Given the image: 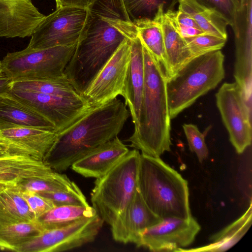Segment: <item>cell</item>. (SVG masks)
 I'll use <instances>...</instances> for the list:
<instances>
[{
  "instance_id": "cell-1",
  "label": "cell",
  "mask_w": 252,
  "mask_h": 252,
  "mask_svg": "<svg viewBox=\"0 0 252 252\" xmlns=\"http://www.w3.org/2000/svg\"><path fill=\"white\" fill-rule=\"evenodd\" d=\"M121 99L91 107L79 119L57 133L44 161L54 170H66L98 146L118 136L130 113Z\"/></svg>"
},
{
  "instance_id": "cell-2",
  "label": "cell",
  "mask_w": 252,
  "mask_h": 252,
  "mask_svg": "<svg viewBox=\"0 0 252 252\" xmlns=\"http://www.w3.org/2000/svg\"><path fill=\"white\" fill-rule=\"evenodd\" d=\"M145 82L139 125L127 140L141 154L160 157L171 150V118L162 66L143 44Z\"/></svg>"
},
{
  "instance_id": "cell-3",
  "label": "cell",
  "mask_w": 252,
  "mask_h": 252,
  "mask_svg": "<svg viewBox=\"0 0 252 252\" xmlns=\"http://www.w3.org/2000/svg\"><path fill=\"white\" fill-rule=\"evenodd\" d=\"M137 187L148 207L162 219L192 217L187 181L160 157L140 154Z\"/></svg>"
},
{
  "instance_id": "cell-4",
  "label": "cell",
  "mask_w": 252,
  "mask_h": 252,
  "mask_svg": "<svg viewBox=\"0 0 252 252\" xmlns=\"http://www.w3.org/2000/svg\"><path fill=\"white\" fill-rule=\"evenodd\" d=\"M224 56L220 50L192 59L167 79L166 92L171 119L215 89L225 76Z\"/></svg>"
},
{
  "instance_id": "cell-5",
  "label": "cell",
  "mask_w": 252,
  "mask_h": 252,
  "mask_svg": "<svg viewBox=\"0 0 252 252\" xmlns=\"http://www.w3.org/2000/svg\"><path fill=\"white\" fill-rule=\"evenodd\" d=\"M140 154L136 149L129 151L94 182L91 193L93 207L104 222L110 226L129 204L138 189Z\"/></svg>"
},
{
  "instance_id": "cell-6",
  "label": "cell",
  "mask_w": 252,
  "mask_h": 252,
  "mask_svg": "<svg viewBox=\"0 0 252 252\" xmlns=\"http://www.w3.org/2000/svg\"><path fill=\"white\" fill-rule=\"evenodd\" d=\"M76 45L45 49L27 47L8 53L1 61L2 72L12 82L64 77V69Z\"/></svg>"
},
{
  "instance_id": "cell-7",
  "label": "cell",
  "mask_w": 252,
  "mask_h": 252,
  "mask_svg": "<svg viewBox=\"0 0 252 252\" xmlns=\"http://www.w3.org/2000/svg\"><path fill=\"white\" fill-rule=\"evenodd\" d=\"M89 9L61 6L45 16L31 35L27 47L45 49L77 44L86 26Z\"/></svg>"
},
{
  "instance_id": "cell-8",
  "label": "cell",
  "mask_w": 252,
  "mask_h": 252,
  "mask_svg": "<svg viewBox=\"0 0 252 252\" xmlns=\"http://www.w3.org/2000/svg\"><path fill=\"white\" fill-rule=\"evenodd\" d=\"M103 223L97 213L62 227L44 230L16 252H59L77 248L94 241Z\"/></svg>"
},
{
  "instance_id": "cell-9",
  "label": "cell",
  "mask_w": 252,
  "mask_h": 252,
  "mask_svg": "<svg viewBox=\"0 0 252 252\" xmlns=\"http://www.w3.org/2000/svg\"><path fill=\"white\" fill-rule=\"evenodd\" d=\"M8 93L51 122L57 132L74 123L91 107L82 95L60 96L13 89Z\"/></svg>"
},
{
  "instance_id": "cell-10",
  "label": "cell",
  "mask_w": 252,
  "mask_h": 252,
  "mask_svg": "<svg viewBox=\"0 0 252 252\" xmlns=\"http://www.w3.org/2000/svg\"><path fill=\"white\" fill-rule=\"evenodd\" d=\"M216 98L229 140L237 153L242 154L252 143V112L236 82L224 83Z\"/></svg>"
},
{
  "instance_id": "cell-11",
  "label": "cell",
  "mask_w": 252,
  "mask_h": 252,
  "mask_svg": "<svg viewBox=\"0 0 252 252\" xmlns=\"http://www.w3.org/2000/svg\"><path fill=\"white\" fill-rule=\"evenodd\" d=\"M130 58V40H125L98 72L82 96L97 107L122 95Z\"/></svg>"
},
{
  "instance_id": "cell-12",
  "label": "cell",
  "mask_w": 252,
  "mask_h": 252,
  "mask_svg": "<svg viewBox=\"0 0 252 252\" xmlns=\"http://www.w3.org/2000/svg\"><path fill=\"white\" fill-rule=\"evenodd\" d=\"M200 229L192 217L164 218L141 232L135 244L153 252H180L194 241Z\"/></svg>"
},
{
  "instance_id": "cell-13",
  "label": "cell",
  "mask_w": 252,
  "mask_h": 252,
  "mask_svg": "<svg viewBox=\"0 0 252 252\" xmlns=\"http://www.w3.org/2000/svg\"><path fill=\"white\" fill-rule=\"evenodd\" d=\"M56 131L32 127L0 129V147L9 155L44 160L56 139Z\"/></svg>"
},
{
  "instance_id": "cell-14",
  "label": "cell",
  "mask_w": 252,
  "mask_h": 252,
  "mask_svg": "<svg viewBox=\"0 0 252 252\" xmlns=\"http://www.w3.org/2000/svg\"><path fill=\"white\" fill-rule=\"evenodd\" d=\"M45 17L32 0H0V37L31 36Z\"/></svg>"
},
{
  "instance_id": "cell-15",
  "label": "cell",
  "mask_w": 252,
  "mask_h": 252,
  "mask_svg": "<svg viewBox=\"0 0 252 252\" xmlns=\"http://www.w3.org/2000/svg\"><path fill=\"white\" fill-rule=\"evenodd\" d=\"M162 220L148 207L137 189L132 200L111 225L112 237L118 242L135 244L141 232Z\"/></svg>"
},
{
  "instance_id": "cell-16",
  "label": "cell",
  "mask_w": 252,
  "mask_h": 252,
  "mask_svg": "<svg viewBox=\"0 0 252 252\" xmlns=\"http://www.w3.org/2000/svg\"><path fill=\"white\" fill-rule=\"evenodd\" d=\"M130 58L122 96L129 108L134 129L139 125L145 82L143 45L138 35L130 40Z\"/></svg>"
},
{
  "instance_id": "cell-17",
  "label": "cell",
  "mask_w": 252,
  "mask_h": 252,
  "mask_svg": "<svg viewBox=\"0 0 252 252\" xmlns=\"http://www.w3.org/2000/svg\"><path fill=\"white\" fill-rule=\"evenodd\" d=\"M129 151L117 136L95 148L71 167L84 177L96 179L107 173Z\"/></svg>"
},
{
  "instance_id": "cell-18",
  "label": "cell",
  "mask_w": 252,
  "mask_h": 252,
  "mask_svg": "<svg viewBox=\"0 0 252 252\" xmlns=\"http://www.w3.org/2000/svg\"><path fill=\"white\" fill-rule=\"evenodd\" d=\"M14 127H36L56 131L51 122L7 92L0 96V129Z\"/></svg>"
},
{
  "instance_id": "cell-19",
  "label": "cell",
  "mask_w": 252,
  "mask_h": 252,
  "mask_svg": "<svg viewBox=\"0 0 252 252\" xmlns=\"http://www.w3.org/2000/svg\"><path fill=\"white\" fill-rule=\"evenodd\" d=\"M55 171L44 161L32 157L8 155L0 157V183L14 186L29 179L44 178Z\"/></svg>"
},
{
  "instance_id": "cell-20",
  "label": "cell",
  "mask_w": 252,
  "mask_h": 252,
  "mask_svg": "<svg viewBox=\"0 0 252 252\" xmlns=\"http://www.w3.org/2000/svg\"><path fill=\"white\" fill-rule=\"evenodd\" d=\"M159 22L163 35L167 79L173 76L182 66L193 59L184 39L162 12L156 20Z\"/></svg>"
},
{
  "instance_id": "cell-21",
  "label": "cell",
  "mask_w": 252,
  "mask_h": 252,
  "mask_svg": "<svg viewBox=\"0 0 252 252\" xmlns=\"http://www.w3.org/2000/svg\"><path fill=\"white\" fill-rule=\"evenodd\" d=\"M252 222V203L239 219L211 237L212 243L191 249H182L180 252H219L228 250L235 245L246 233Z\"/></svg>"
},
{
  "instance_id": "cell-22",
  "label": "cell",
  "mask_w": 252,
  "mask_h": 252,
  "mask_svg": "<svg viewBox=\"0 0 252 252\" xmlns=\"http://www.w3.org/2000/svg\"><path fill=\"white\" fill-rule=\"evenodd\" d=\"M35 220L34 213L18 189L8 185L0 192V224L29 222Z\"/></svg>"
},
{
  "instance_id": "cell-23",
  "label": "cell",
  "mask_w": 252,
  "mask_h": 252,
  "mask_svg": "<svg viewBox=\"0 0 252 252\" xmlns=\"http://www.w3.org/2000/svg\"><path fill=\"white\" fill-rule=\"evenodd\" d=\"M178 10L194 19L204 32L227 40V22L215 11L196 0H179Z\"/></svg>"
},
{
  "instance_id": "cell-24",
  "label": "cell",
  "mask_w": 252,
  "mask_h": 252,
  "mask_svg": "<svg viewBox=\"0 0 252 252\" xmlns=\"http://www.w3.org/2000/svg\"><path fill=\"white\" fill-rule=\"evenodd\" d=\"M97 214L93 206H55L38 217L36 220L44 230L62 227Z\"/></svg>"
},
{
  "instance_id": "cell-25",
  "label": "cell",
  "mask_w": 252,
  "mask_h": 252,
  "mask_svg": "<svg viewBox=\"0 0 252 252\" xmlns=\"http://www.w3.org/2000/svg\"><path fill=\"white\" fill-rule=\"evenodd\" d=\"M43 229L34 221L0 224V249L16 252L23 244L39 235Z\"/></svg>"
},
{
  "instance_id": "cell-26",
  "label": "cell",
  "mask_w": 252,
  "mask_h": 252,
  "mask_svg": "<svg viewBox=\"0 0 252 252\" xmlns=\"http://www.w3.org/2000/svg\"><path fill=\"white\" fill-rule=\"evenodd\" d=\"M143 44L165 70L166 61L163 35L161 25L158 20H139L133 22Z\"/></svg>"
},
{
  "instance_id": "cell-27",
  "label": "cell",
  "mask_w": 252,
  "mask_h": 252,
  "mask_svg": "<svg viewBox=\"0 0 252 252\" xmlns=\"http://www.w3.org/2000/svg\"><path fill=\"white\" fill-rule=\"evenodd\" d=\"M11 89L64 96L81 95L76 92L65 76L56 79L13 81Z\"/></svg>"
},
{
  "instance_id": "cell-28",
  "label": "cell",
  "mask_w": 252,
  "mask_h": 252,
  "mask_svg": "<svg viewBox=\"0 0 252 252\" xmlns=\"http://www.w3.org/2000/svg\"><path fill=\"white\" fill-rule=\"evenodd\" d=\"M126 12L132 21L156 20L160 14L174 10L179 0H123Z\"/></svg>"
},
{
  "instance_id": "cell-29",
  "label": "cell",
  "mask_w": 252,
  "mask_h": 252,
  "mask_svg": "<svg viewBox=\"0 0 252 252\" xmlns=\"http://www.w3.org/2000/svg\"><path fill=\"white\" fill-rule=\"evenodd\" d=\"M77 186L66 175L55 172L53 174L44 178L23 180L13 186L20 191L39 193L66 191Z\"/></svg>"
},
{
  "instance_id": "cell-30",
  "label": "cell",
  "mask_w": 252,
  "mask_h": 252,
  "mask_svg": "<svg viewBox=\"0 0 252 252\" xmlns=\"http://www.w3.org/2000/svg\"><path fill=\"white\" fill-rule=\"evenodd\" d=\"M221 17L233 29L236 37L239 34V19L244 9V0H196Z\"/></svg>"
},
{
  "instance_id": "cell-31",
  "label": "cell",
  "mask_w": 252,
  "mask_h": 252,
  "mask_svg": "<svg viewBox=\"0 0 252 252\" xmlns=\"http://www.w3.org/2000/svg\"><path fill=\"white\" fill-rule=\"evenodd\" d=\"M193 58L217 50H220L226 40L216 35L204 33L184 39Z\"/></svg>"
},
{
  "instance_id": "cell-32",
  "label": "cell",
  "mask_w": 252,
  "mask_h": 252,
  "mask_svg": "<svg viewBox=\"0 0 252 252\" xmlns=\"http://www.w3.org/2000/svg\"><path fill=\"white\" fill-rule=\"evenodd\" d=\"M37 193L50 199L55 206L89 205L85 195L78 186L66 191L43 192Z\"/></svg>"
},
{
  "instance_id": "cell-33",
  "label": "cell",
  "mask_w": 252,
  "mask_h": 252,
  "mask_svg": "<svg viewBox=\"0 0 252 252\" xmlns=\"http://www.w3.org/2000/svg\"><path fill=\"white\" fill-rule=\"evenodd\" d=\"M189 149L195 153L200 162L207 158L209 151L205 141V135L201 133L197 126L192 124H185L183 126Z\"/></svg>"
},
{
  "instance_id": "cell-34",
  "label": "cell",
  "mask_w": 252,
  "mask_h": 252,
  "mask_svg": "<svg viewBox=\"0 0 252 252\" xmlns=\"http://www.w3.org/2000/svg\"><path fill=\"white\" fill-rule=\"evenodd\" d=\"M20 191L23 197L34 213L36 219L55 207L54 204L50 199L36 192L30 191Z\"/></svg>"
},
{
  "instance_id": "cell-35",
  "label": "cell",
  "mask_w": 252,
  "mask_h": 252,
  "mask_svg": "<svg viewBox=\"0 0 252 252\" xmlns=\"http://www.w3.org/2000/svg\"><path fill=\"white\" fill-rule=\"evenodd\" d=\"M57 7H75L89 9L96 0H55Z\"/></svg>"
},
{
  "instance_id": "cell-36",
  "label": "cell",
  "mask_w": 252,
  "mask_h": 252,
  "mask_svg": "<svg viewBox=\"0 0 252 252\" xmlns=\"http://www.w3.org/2000/svg\"><path fill=\"white\" fill-rule=\"evenodd\" d=\"M12 81L3 73L0 75V96L11 89Z\"/></svg>"
},
{
  "instance_id": "cell-37",
  "label": "cell",
  "mask_w": 252,
  "mask_h": 252,
  "mask_svg": "<svg viewBox=\"0 0 252 252\" xmlns=\"http://www.w3.org/2000/svg\"><path fill=\"white\" fill-rule=\"evenodd\" d=\"M9 155L2 148L0 147V157Z\"/></svg>"
},
{
  "instance_id": "cell-38",
  "label": "cell",
  "mask_w": 252,
  "mask_h": 252,
  "mask_svg": "<svg viewBox=\"0 0 252 252\" xmlns=\"http://www.w3.org/2000/svg\"><path fill=\"white\" fill-rule=\"evenodd\" d=\"M7 187V185L0 183V192H1L4 189H5Z\"/></svg>"
},
{
  "instance_id": "cell-39",
  "label": "cell",
  "mask_w": 252,
  "mask_h": 252,
  "mask_svg": "<svg viewBox=\"0 0 252 252\" xmlns=\"http://www.w3.org/2000/svg\"><path fill=\"white\" fill-rule=\"evenodd\" d=\"M3 73L2 69V66H1V61H0V75Z\"/></svg>"
}]
</instances>
